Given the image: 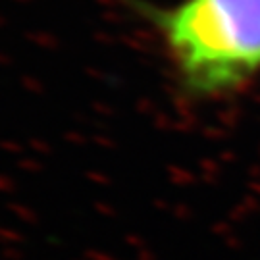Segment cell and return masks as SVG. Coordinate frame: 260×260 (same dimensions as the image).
<instances>
[{
  "label": "cell",
  "instance_id": "obj_1",
  "mask_svg": "<svg viewBox=\"0 0 260 260\" xmlns=\"http://www.w3.org/2000/svg\"><path fill=\"white\" fill-rule=\"evenodd\" d=\"M139 10L158 29L189 94L222 96L260 74V0H181Z\"/></svg>",
  "mask_w": 260,
  "mask_h": 260
}]
</instances>
